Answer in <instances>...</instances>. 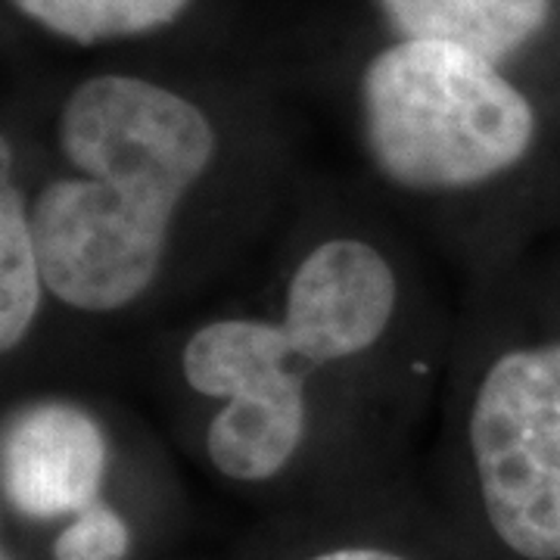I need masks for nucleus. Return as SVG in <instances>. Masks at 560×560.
Masks as SVG:
<instances>
[{
    "instance_id": "nucleus-3",
    "label": "nucleus",
    "mask_w": 560,
    "mask_h": 560,
    "mask_svg": "<svg viewBox=\"0 0 560 560\" xmlns=\"http://www.w3.org/2000/svg\"><path fill=\"white\" fill-rule=\"evenodd\" d=\"M464 440L501 545L560 560V340L511 346L482 368Z\"/></svg>"
},
{
    "instance_id": "nucleus-11",
    "label": "nucleus",
    "mask_w": 560,
    "mask_h": 560,
    "mask_svg": "<svg viewBox=\"0 0 560 560\" xmlns=\"http://www.w3.org/2000/svg\"><path fill=\"white\" fill-rule=\"evenodd\" d=\"M3 560H10V551H3Z\"/></svg>"
},
{
    "instance_id": "nucleus-10",
    "label": "nucleus",
    "mask_w": 560,
    "mask_h": 560,
    "mask_svg": "<svg viewBox=\"0 0 560 560\" xmlns=\"http://www.w3.org/2000/svg\"><path fill=\"white\" fill-rule=\"evenodd\" d=\"M312 560H405L396 551H386V548H371V545H346V548H330V551H320Z\"/></svg>"
},
{
    "instance_id": "nucleus-4",
    "label": "nucleus",
    "mask_w": 560,
    "mask_h": 560,
    "mask_svg": "<svg viewBox=\"0 0 560 560\" xmlns=\"http://www.w3.org/2000/svg\"><path fill=\"white\" fill-rule=\"evenodd\" d=\"M399 275L377 243L334 234L293 265L278 320L293 355L312 371L374 352L399 315Z\"/></svg>"
},
{
    "instance_id": "nucleus-1",
    "label": "nucleus",
    "mask_w": 560,
    "mask_h": 560,
    "mask_svg": "<svg viewBox=\"0 0 560 560\" xmlns=\"http://www.w3.org/2000/svg\"><path fill=\"white\" fill-rule=\"evenodd\" d=\"M57 150L62 168L32 190L47 290L69 312L121 315L156 290L219 131L178 91L113 72L66 97Z\"/></svg>"
},
{
    "instance_id": "nucleus-8",
    "label": "nucleus",
    "mask_w": 560,
    "mask_h": 560,
    "mask_svg": "<svg viewBox=\"0 0 560 560\" xmlns=\"http://www.w3.org/2000/svg\"><path fill=\"white\" fill-rule=\"evenodd\" d=\"M22 16L75 44L135 38L175 22L190 0H13Z\"/></svg>"
},
{
    "instance_id": "nucleus-9",
    "label": "nucleus",
    "mask_w": 560,
    "mask_h": 560,
    "mask_svg": "<svg viewBox=\"0 0 560 560\" xmlns=\"http://www.w3.org/2000/svg\"><path fill=\"white\" fill-rule=\"evenodd\" d=\"M131 551V526L109 501H94L54 539V560H125Z\"/></svg>"
},
{
    "instance_id": "nucleus-6",
    "label": "nucleus",
    "mask_w": 560,
    "mask_h": 560,
    "mask_svg": "<svg viewBox=\"0 0 560 560\" xmlns=\"http://www.w3.org/2000/svg\"><path fill=\"white\" fill-rule=\"evenodd\" d=\"M401 40L455 44L489 62H504L539 35L551 0H381Z\"/></svg>"
},
{
    "instance_id": "nucleus-5",
    "label": "nucleus",
    "mask_w": 560,
    "mask_h": 560,
    "mask_svg": "<svg viewBox=\"0 0 560 560\" xmlns=\"http://www.w3.org/2000/svg\"><path fill=\"white\" fill-rule=\"evenodd\" d=\"M113 445L103 420L72 399H35L3 420L0 489L25 521H69L101 501Z\"/></svg>"
},
{
    "instance_id": "nucleus-2",
    "label": "nucleus",
    "mask_w": 560,
    "mask_h": 560,
    "mask_svg": "<svg viewBox=\"0 0 560 560\" xmlns=\"http://www.w3.org/2000/svg\"><path fill=\"white\" fill-rule=\"evenodd\" d=\"M361 140L386 184L418 197L474 194L521 165L533 103L495 62L440 40H399L364 66Z\"/></svg>"
},
{
    "instance_id": "nucleus-7",
    "label": "nucleus",
    "mask_w": 560,
    "mask_h": 560,
    "mask_svg": "<svg viewBox=\"0 0 560 560\" xmlns=\"http://www.w3.org/2000/svg\"><path fill=\"white\" fill-rule=\"evenodd\" d=\"M50 296L40 268L32 194L22 187L13 165V147L3 140L0 172V349L10 359L32 337L44 300Z\"/></svg>"
}]
</instances>
